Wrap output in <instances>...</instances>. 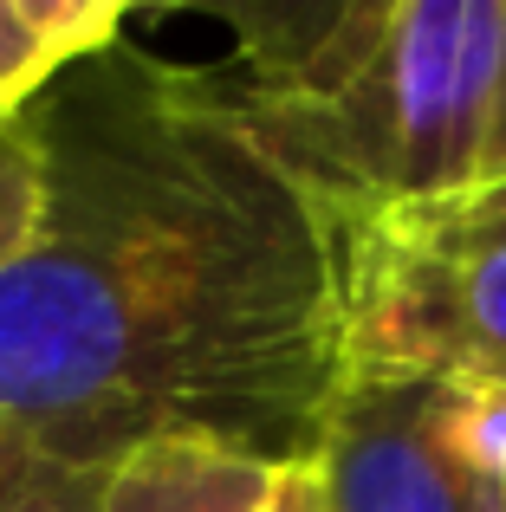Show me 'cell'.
<instances>
[{
    "label": "cell",
    "instance_id": "obj_2",
    "mask_svg": "<svg viewBox=\"0 0 506 512\" xmlns=\"http://www.w3.org/2000/svg\"><path fill=\"white\" fill-rule=\"evenodd\" d=\"M189 65L325 221L506 182V0H241Z\"/></svg>",
    "mask_w": 506,
    "mask_h": 512
},
{
    "label": "cell",
    "instance_id": "obj_9",
    "mask_svg": "<svg viewBox=\"0 0 506 512\" xmlns=\"http://www.w3.org/2000/svg\"><path fill=\"white\" fill-rule=\"evenodd\" d=\"M273 512H331L325 480H318V461H292V467H279Z\"/></svg>",
    "mask_w": 506,
    "mask_h": 512
},
{
    "label": "cell",
    "instance_id": "obj_5",
    "mask_svg": "<svg viewBox=\"0 0 506 512\" xmlns=\"http://www.w3.org/2000/svg\"><path fill=\"white\" fill-rule=\"evenodd\" d=\"M279 467L228 441H150L98 487V512H273Z\"/></svg>",
    "mask_w": 506,
    "mask_h": 512
},
{
    "label": "cell",
    "instance_id": "obj_7",
    "mask_svg": "<svg viewBox=\"0 0 506 512\" xmlns=\"http://www.w3.org/2000/svg\"><path fill=\"white\" fill-rule=\"evenodd\" d=\"M104 474L65 467L26 435L0 428V512H98Z\"/></svg>",
    "mask_w": 506,
    "mask_h": 512
},
{
    "label": "cell",
    "instance_id": "obj_3",
    "mask_svg": "<svg viewBox=\"0 0 506 512\" xmlns=\"http://www.w3.org/2000/svg\"><path fill=\"white\" fill-rule=\"evenodd\" d=\"M351 376L506 396V182L331 221Z\"/></svg>",
    "mask_w": 506,
    "mask_h": 512
},
{
    "label": "cell",
    "instance_id": "obj_1",
    "mask_svg": "<svg viewBox=\"0 0 506 512\" xmlns=\"http://www.w3.org/2000/svg\"><path fill=\"white\" fill-rule=\"evenodd\" d=\"M26 130L39 221L0 266V428L91 474L176 435L312 461L351 376L325 214L137 39L59 72Z\"/></svg>",
    "mask_w": 506,
    "mask_h": 512
},
{
    "label": "cell",
    "instance_id": "obj_8",
    "mask_svg": "<svg viewBox=\"0 0 506 512\" xmlns=\"http://www.w3.org/2000/svg\"><path fill=\"white\" fill-rule=\"evenodd\" d=\"M33 221H39V150L26 117H13V124H0V266L26 247Z\"/></svg>",
    "mask_w": 506,
    "mask_h": 512
},
{
    "label": "cell",
    "instance_id": "obj_6",
    "mask_svg": "<svg viewBox=\"0 0 506 512\" xmlns=\"http://www.w3.org/2000/svg\"><path fill=\"white\" fill-rule=\"evenodd\" d=\"M124 26L130 7L117 0H0V124L26 117L52 78L124 39Z\"/></svg>",
    "mask_w": 506,
    "mask_h": 512
},
{
    "label": "cell",
    "instance_id": "obj_4",
    "mask_svg": "<svg viewBox=\"0 0 506 512\" xmlns=\"http://www.w3.org/2000/svg\"><path fill=\"white\" fill-rule=\"evenodd\" d=\"M312 461L331 512H506V396L344 376Z\"/></svg>",
    "mask_w": 506,
    "mask_h": 512
}]
</instances>
